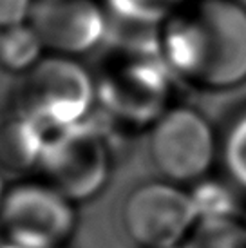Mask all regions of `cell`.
Returning a JSON list of instances; mask_svg holds the SVG:
<instances>
[{
  "mask_svg": "<svg viewBox=\"0 0 246 248\" xmlns=\"http://www.w3.org/2000/svg\"><path fill=\"white\" fill-rule=\"evenodd\" d=\"M157 53L174 80L206 93L246 83V4L186 0L156 29Z\"/></svg>",
  "mask_w": 246,
  "mask_h": 248,
  "instance_id": "1",
  "label": "cell"
},
{
  "mask_svg": "<svg viewBox=\"0 0 246 248\" xmlns=\"http://www.w3.org/2000/svg\"><path fill=\"white\" fill-rule=\"evenodd\" d=\"M96 105L114 124L149 127L172 107L174 76L157 53L156 29L118 40L94 76Z\"/></svg>",
  "mask_w": 246,
  "mask_h": 248,
  "instance_id": "2",
  "label": "cell"
},
{
  "mask_svg": "<svg viewBox=\"0 0 246 248\" xmlns=\"http://www.w3.org/2000/svg\"><path fill=\"white\" fill-rule=\"evenodd\" d=\"M15 109L47 134L89 120L96 107V82L73 56L51 55L24 75Z\"/></svg>",
  "mask_w": 246,
  "mask_h": 248,
  "instance_id": "3",
  "label": "cell"
},
{
  "mask_svg": "<svg viewBox=\"0 0 246 248\" xmlns=\"http://www.w3.org/2000/svg\"><path fill=\"white\" fill-rule=\"evenodd\" d=\"M112 163L109 134L89 118L55 132L44 149L38 169L44 181L76 205L96 198L107 186Z\"/></svg>",
  "mask_w": 246,
  "mask_h": 248,
  "instance_id": "4",
  "label": "cell"
},
{
  "mask_svg": "<svg viewBox=\"0 0 246 248\" xmlns=\"http://www.w3.org/2000/svg\"><path fill=\"white\" fill-rule=\"evenodd\" d=\"M75 203L47 181H22L0 205V239L13 248H63L76 232Z\"/></svg>",
  "mask_w": 246,
  "mask_h": 248,
  "instance_id": "5",
  "label": "cell"
},
{
  "mask_svg": "<svg viewBox=\"0 0 246 248\" xmlns=\"http://www.w3.org/2000/svg\"><path fill=\"white\" fill-rule=\"evenodd\" d=\"M149 131L151 159L167 181L183 185L208 176L219 145L205 114L186 105H172Z\"/></svg>",
  "mask_w": 246,
  "mask_h": 248,
  "instance_id": "6",
  "label": "cell"
},
{
  "mask_svg": "<svg viewBox=\"0 0 246 248\" xmlns=\"http://www.w3.org/2000/svg\"><path fill=\"white\" fill-rule=\"evenodd\" d=\"M122 223L139 248H169L184 243L198 225L190 190L172 181L138 185L125 198Z\"/></svg>",
  "mask_w": 246,
  "mask_h": 248,
  "instance_id": "7",
  "label": "cell"
},
{
  "mask_svg": "<svg viewBox=\"0 0 246 248\" xmlns=\"http://www.w3.org/2000/svg\"><path fill=\"white\" fill-rule=\"evenodd\" d=\"M28 22L47 51L76 58L109 38L112 20L103 0H34Z\"/></svg>",
  "mask_w": 246,
  "mask_h": 248,
  "instance_id": "8",
  "label": "cell"
},
{
  "mask_svg": "<svg viewBox=\"0 0 246 248\" xmlns=\"http://www.w3.org/2000/svg\"><path fill=\"white\" fill-rule=\"evenodd\" d=\"M51 134L13 110L0 129V161L16 170L38 169Z\"/></svg>",
  "mask_w": 246,
  "mask_h": 248,
  "instance_id": "9",
  "label": "cell"
},
{
  "mask_svg": "<svg viewBox=\"0 0 246 248\" xmlns=\"http://www.w3.org/2000/svg\"><path fill=\"white\" fill-rule=\"evenodd\" d=\"M46 46L29 22L0 28V69L28 75L44 58Z\"/></svg>",
  "mask_w": 246,
  "mask_h": 248,
  "instance_id": "10",
  "label": "cell"
},
{
  "mask_svg": "<svg viewBox=\"0 0 246 248\" xmlns=\"http://www.w3.org/2000/svg\"><path fill=\"white\" fill-rule=\"evenodd\" d=\"M186 0H103L110 20L122 26L157 29Z\"/></svg>",
  "mask_w": 246,
  "mask_h": 248,
  "instance_id": "11",
  "label": "cell"
},
{
  "mask_svg": "<svg viewBox=\"0 0 246 248\" xmlns=\"http://www.w3.org/2000/svg\"><path fill=\"white\" fill-rule=\"evenodd\" d=\"M199 221L212 219H228L239 217V201L230 185H226L219 179L203 178L194 183L190 190Z\"/></svg>",
  "mask_w": 246,
  "mask_h": 248,
  "instance_id": "12",
  "label": "cell"
},
{
  "mask_svg": "<svg viewBox=\"0 0 246 248\" xmlns=\"http://www.w3.org/2000/svg\"><path fill=\"white\" fill-rule=\"evenodd\" d=\"M186 243L190 248H246V223L239 217L199 221Z\"/></svg>",
  "mask_w": 246,
  "mask_h": 248,
  "instance_id": "13",
  "label": "cell"
},
{
  "mask_svg": "<svg viewBox=\"0 0 246 248\" xmlns=\"http://www.w3.org/2000/svg\"><path fill=\"white\" fill-rule=\"evenodd\" d=\"M221 158L233 183L246 190V112L228 127L221 143Z\"/></svg>",
  "mask_w": 246,
  "mask_h": 248,
  "instance_id": "14",
  "label": "cell"
},
{
  "mask_svg": "<svg viewBox=\"0 0 246 248\" xmlns=\"http://www.w3.org/2000/svg\"><path fill=\"white\" fill-rule=\"evenodd\" d=\"M34 0H0V28L29 20Z\"/></svg>",
  "mask_w": 246,
  "mask_h": 248,
  "instance_id": "15",
  "label": "cell"
},
{
  "mask_svg": "<svg viewBox=\"0 0 246 248\" xmlns=\"http://www.w3.org/2000/svg\"><path fill=\"white\" fill-rule=\"evenodd\" d=\"M6 185H4V179H2V174H0V205H2V200H4V196H6Z\"/></svg>",
  "mask_w": 246,
  "mask_h": 248,
  "instance_id": "16",
  "label": "cell"
},
{
  "mask_svg": "<svg viewBox=\"0 0 246 248\" xmlns=\"http://www.w3.org/2000/svg\"><path fill=\"white\" fill-rule=\"evenodd\" d=\"M169 248H190V247H188V243L184 241V243H181V245H176V247H169Z\"/></svg>",
  "mask_w": 246,
  "mask_h": 248,
  "instance_id": "17",
  "label": "cell"
}]
</instances>
